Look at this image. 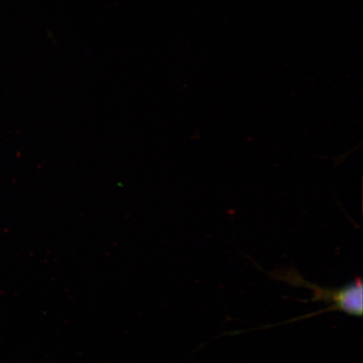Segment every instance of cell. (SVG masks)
<instances>
[{
  "mask_svg": "<svg viewBox=\"0 0 363 363\" xmlns=\"http://www.w3.org/2000/svg\"><path fill=\"white\" fill-rule=\"evenodd\" d=\"M274 279L297 287L310 289L313 295L312 302L323 301L331 303L334 311H342L352 316L362 317V281L358 277L352 282L338 289H326L308 282L294 270H280L269 274Z\"/></svg>",
  "mask_w": 363,
  "mask_h": 363,
  "instance_id": "cell-1",
  "label": "cell"
}]
</instances>
